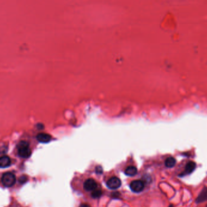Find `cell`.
<instances>
[{"instance_id": "7", "label": "cell", "mask_w": 207, "mask_h": 207, "mask_svg": "<svg viewBox=\"0 0 207 207\" xmlns=\"http://www.w3.org/2000/svg\"><path fill=\"white\" fill-rule=\"evenodd\" d=\"M11 164V160L9 157L4 155L0 157V168H4L9 167Z\"/></svg>"}, {"instance_id": "15", "label": "cell", "mask_w": 207, "mask_h": 207, "mask_svg": "<svg viewBox=\"0 0 207 207\" xmlns=\"http://www.w3.org/2000/svg\"><path fill=\"white\" fill-rule=\"evenodd\" d=\"M79 207H90V206L87 203H82L79 206Z\"/></svg>"}, {"instance_id": "9", "label": "cell", "mask_w": 207, "mask_h": 207, "mask_svg": "<svg viewBox=\"0 0 207 207\" xmlns=\"http://www.w3.org/2000/svg\"><path fill=\"white\" fill-rule=\"evenodd\" d=\"M207 201V188L205 187L196 199V203H200Z\"/></svg>"}, {"instance_id": "14", "label": "cell", "mask_w": 207, "mask_h": 207, "mask_svg": "<svg viewBox=\"0 0 207 207\" xmlns=\"http://www.w3.org/2000/svg\"><path fill=\"white\" fill-rule=\"evenodd\" d=\"M96 171L97 173L101 174L102 172V169L101 167H97L96 168Z\"/></svg>"}, {"instance_id": "12", "label": "cell", "mask_w": 207, "mask_h": 207, "mask_svg": "<svg viewBox=\"0 0 207 207\" xmlns=\"http://www.w3.org/2000/svg\"><path fill=\"white\" fill-rule=\"evenodd\" d=\"M102 191L100 189H95L92 193V196L95 199L98 198L102 195Z\"/></svg>"}, {"instance_id": "1", "label": "cell", "mask_w": 207, "mask_h": 207, "mask_svg": "<svg viewBox=\"0 0 207 207\" xmlns=\"http://www.w3.org/2000/svg\"><path fill=\"white\" fill-rule=\"evenodd\" d=\"M18 155L21 158L28 159L32 154V151L29 148V143L26 141H21L18 146Z\"/></svg>"}, {"instance_id": "11", "label": "cell", "mask_w": 207, "mask_h": 207, "mask_svg": "<svg viewBox=\"0 0 207 207\" xmlns=\"http://www.w3.org/2000/svg\"><path fill=\"white\" fill-rule=\"evenodd\" d=\"M176 162V159L175 158H173L172 157H170L165 160V165L168 168H172L175 166Z\"/></svg>"}, {"instance_id": "4", "label": "cell", "mask_w": 207, "mask_h": 207, "mask_svg": "<svg viewBox=\"0 0 207 207\" xmlns=\"http://www.w3.org/2000/svg\"><path fill=\"white\" fill-rule=\"evenodd\" d=\"M107 185L110 189H118L121 185V181L119 178L116 177H113L107 181Z\"/></svg>"}, {"instance_id": "10", "label": "cell", "mask_w": 207, "mask_h": 207, "mask_svg": "<svg viewBox=\"0 0 207 207\" xmlns=\"http://www.w3.org/2000/svg\"><path fill=\"white\" fill-rule=\"evenodd\" d=\"M138 172V170L135 167L129 166L125 170V174L128 176H134Z\"/></svg>"}, {"instance_id": "6", "label": "cell", "mask_w": 207, "mask_h": 207, "mask_svg": "<svg viewBox=\"0 0 207 207\" xmlns=\"http://www.w3.org/2000/svg\"><path fill=\"white\" fill-rule=\"evenodd\" d=\"M97 184L95 180L93 179H88L86 180L84 184V188L87 191H93L95 189H96Z\"/></svg>"}, {"instance_id": "16", "label": "cell", "mask_w": 207, "mask_h": 207, "mask_svg": "<svg viewBox=\"0 0 207 207\" xmlns=\"http://www.w3.org/2000/svg\"><path fill=\"white\" fill-rule=\"evenodd\" d=\"M169 207H175V206H173V205H170V206Z\"/></svg>"}, {"instance_id": "8", "label": "cell", "mask_w": 207, "mask_h": 207, "mask_svg": "<svg viewBox=\"0 0 207 207\" xmlns=\"http://www.w3.org/2000/svg\"><path fill=\"white\" fill-rule=\"evenodd\" d=\"M36 138L39 142L46 143L51 141L52 137L48 134L40 133L36 136Z\"/></svg>"}, {"instance_id": "2", "label": "cell", "mask_w": 207, "mask_h": 207, "mask_svg": "<svg viewBox=\"0 0 207 207\" xmlns=\"http://www.w3.org/2000/svg\"><path fill=\"white\" fill-rule=\"evenodd\" d=\"M16 180V177L14 174L10 172H7L3 175L1 179V182L4 187L9 188L12 187L15 184Z\"/></svg>"}, {"instance_id": "5", "label": "cell", "mask_w": 207, "mask_h": 207, "mask_svg": "<svg viewBox=\"0 0 207 207\" xmlns=\"http://www.w3.org/2000/svg\"><path fill=\"white\" fill-rule=\"evenodd\" d=\"M196 167V165L194 162H189L186 165L184 171L180 174L179 176L184 177L190 175V174H192L194 171Z\"/></svg>"}, {"instance_id": "3", "label": "cell", "mask_w": 207, "mask_h": 207, "mask_svg": "<svg viewBox=\"0 0 207 207\" xmlns=\"http://www.w3.org/2000/svg\"><path fill=\"white\" fill-rule=\"evenodd\" d=\"M130 187L133 192L140 193L144 188V184L142 180H136L131 182L130 185Z\"/></svg>"}, {"instance_id": "13", "label": "cell", "mask_w": 207, "mask_h": 207, "mask_svg": "<svg viewBox=\"0 0 207 207\" xmlns=\"http://www.w3.org/2000/svg\"><path fill=\"white\" fill-rule=\"evenodd\" d=\"M27 180H28V179H27V176H21V177L20 178L19 181H20V183H21V184H23L26 183V182L27 181Z\"/></svg>"}]
</instances>
